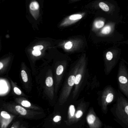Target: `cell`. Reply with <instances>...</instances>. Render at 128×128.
<instances>
[{
  "instance_id": "277c9868",
  "label": "cell",
  "mask_w": 128,
  "mask_h": 128,
  "mask_svg": "<svg viewBox=\"0 0 128 128\" xmlns=\"http://www.w3.org/2000/svg\"><path fill=\"white\" fill-rule=\"evenodd\" d=\"M27 13L35 21L42 16V8L39 0H26Z\"/></svg>"
},
{
  "instance_id": "4316f807",
  "label": "cell",
  "mask_w": 128,
  "mask_h": 128,
  "mask_svg": "<svg viewBox=\"0 0 128 128\" xmlns=\"http://www.w3.org/2000/svg\"><path fill=\"white\" fill-rule=\"evenodd\" d=\"M4 64L2 63V62H0V70H2V68H4Z\"/></svg>"
},
{
  "instance_id": "7a4b0ae2",
  "label": "cell",
  "mask_w": 128,
  "mask_h": 128,
  "mask_svg": "<svg viewBox=\"0 0 128 128\" xmlns=\"http://www.w3.org/2000/svg\"><path fill=\"white\" fill-rule=\"evenodd\" d=\"M115 92L111 86H107L102 92L99 101V104L102 112L106 114L108 112V106L115 98Z\"/></svg>"
},
{
  "instance_id": "d6986e66",
  "label": "cell",
  "mask_w": 128,
  "mask_h": 128,
  "mask_svg": "<svg viewBox=\"0 0 128 128\" xmlns=\"http://www.w3.org/2000/svg\"><path fill=\"white\" fill-rule=\"evenodd\" d=\"M64 70V67L62 65L59 66L56 69V74L58 76H60L63 73Z\"/></svg>"
},
{
  "instance_id": "8992f818",
  "label": "cell",
  "mask_w": 128,
  "mask_h": 128,
  "mask_svg": "<svg viewBox=\"0 0 128 128\" xmlns=\"http://www.w3.org/2000/svg\"><path fill=\"white\" fill-rule=\"evenodd\" d=\"M86 60L85 55H84L80 58V63L78 68V70L76 75L75 82V89H74V95L76 96L78 92L79 87L80 84L82 81L85 72L86 68Z\"/></svg>"
},
{
  "instance_id": "8fae6325",
  "label": "cell",
  "mask_w": 128,
  "mask_h": 128,
  "mask_svg": "<svg viewBox=\"0 0 128 128\" xmlns=\"http://www.w3.org/2000/svg\"><path fill=\"white\" fill-rule=\"evenodd\" d=\"M115 24L109 22L104 26L99 32L97 33V36L100 37L106 36L111 34L115 29Z\"/></svg>"
},
{
  "instance_id": "ac0fdd59",
  "label": "cell",
  "mask_w": 128,
  "mask_h": 128,
  "mask_svg": "<svg viewBox=\"0 0 128 128\" xmlns=\"http://www.w3.org/2000/svg\"><path fill=\"white\" fill-rule=\"evenodd\" d=\"M1 116L3 118L7 120H10L11 118L10 115L8 113L4 111H2L1 112Z\"/></svg>"
},
{
  "instance_id": "5b68a950",
  "label": "cell",
  "mask_w": 128,
  "mask_h": 128,
  "mask_svg": "<svg viewBox=\"0 0 128 128\" xmlns=\"http://www.w3.org/2000/svg\"><path fill=\"white\" fill-rule=\"evenodd\" d=\"M80 59L75 67L73 74L70 75V76L68 78L67 81L64 87L61 96V100L62 101L67 100L68 96L70 94L72 88L73 86L75 85L76 75L78 70L79 66L80 64Z\"/></svg>"
},
{
  "instance_id": "cb8c5ba5",
  "label": "cell",
  "mask_w": 128,
  "mask_h": 128,
  "mask_svg": "<svg viewBox=\"0 0 128 128\" xmlns=\"http://www.w3.org/2000/svg\"><path fill=\"white\" fill-rule=\"evenodd\" d=\"M61 120V117L60 116H55L53 119V121L54 122H60Z\"/></svg>"
},
{
  "instance_id": "ba28073f",
  "label": "cell",
  "mask_w": 128,
  "mask_h": 128,
  "mask_svg": "<svg viewBox=\"0 0 128 128\" xmlns=\"http://www.w3.org/2000/svg\"><path fill=\"white\" fill-rule=\"evenodd\" d=\"M90 6L95 9H100L108 14H112L115 10V6L113 4L102 0H98L91 2Z\"/></svg>"
},
{
  "instance_id": "52a82bcc",
  "label": "cell",
  "mask_w": 128,
  "mask_h": 128,
  "mask_svg": "<svg viewBox=\"0 0 128 128\" xmlns=\"http://www.w3.org/2000/svg\"><path fill=\"white\" fill-rule=\"evenodd\" d=\"M86 120L89 128H101L103 125L93 107L89 109L86 116Z\"/></svg>"
},
{
  "instance_id": "30bf717a",
  "label": "cell",
  "mask_w": 128,
  "mask_h": 128,
  "mask_svg": "<svg viewBox=\"0 0 128 128\" xmlns=\"http://www.w3.org/2000/svg\"><path fill=\"white\" fill-rule=\"evenodd\" d=\"M86 14V13L85 12H80L68 16L62 21L59 26L61 28H64L75 24L81 20L85 16Z\"/></svg>"
},
{
  "instance_id": "7c38bea8",
  "label": "cell",
  "mask_w": 128,
  "mask_h": 128,
  "mask_svg": "<svg viewBox=\"0 0 128 128\" xmlns=\"http://www.w3.org/2000/svg\"><path fill=\"white\" fill-rule=\"evenodd\" d=\"M105 20L103 18H97L95 20L92 24V30L97 33L105 26Z\"/></svg>"
},
{
  "instance_id": "83f0119b",
  "label": "cell",
  "mask_w": 128,
  "mask_h": 128,
  "mask_svg": "<svg viewBox=\"0 0 128 128\" xmlns=\"http://www.w3.org/2000/svg\"><path fill=\"white\" fill-rule=\"evenodd\" d=\"M11 128H14V127H12Z\"/></svg>"
},
{
  "instance_id": "603a6c76",
  "label": "cell",
  "mask_w": 128,
  "mask_h": 128,
  "mask_svg": "<svg viewBox=\"0 0 128 128\" xmlns=\"http://www.w3.org/2000/svg\"><path fill=\"white\" fill-rule=\"evenodd\" d=\"M44 49L43 46L42 45H38L35 46L33 48V50H38V51H41Z\"/></svg>"
},
{
  "instance_id": "9c48e42d",
  "label": "cell",
  "mask_w": 128,
  "mask_h": 128,
  "mask_svg": "<svg viewBox=\"0 0 128 128\" xmlns=\"http://www.w3.org/2000/svg\"><path fill=\"white\" fill-rule=\"evenodd\" d=\"M118 52L116 50H110L107 51L105 54L104 62L106 67V73L107 74L110 72L116 61Z\"/></svg>"
},
{
  "instance_id": "d4e9b609",
  "label": "cell",
  "mask_w": 128,
  "mask_h": 128,
  "mask_svg": "<svg viewBox=\"0 0 128 128\" xmlns=\"http://www.w3.org/2000/svg\"><path fill=\"white\" fill-rule=\"evenodd\" d=\"M81 0H69L68 3L69 4H72V3H75Z\"/></svg>"
},
{
  "instance_id": "e0dca14e",
  "label": "cell",
  "mask_w": 128,
  "mask_h": 128,
  "mask_svg": "<svg viewBox=\"0 0 128 128\" xmlns=\"http://www.w3.org/2000/svg\"><path fill=\"white\" fill-rule=\"evenodd\" d=\"M20 104L22 106L24 107L30 108L31 106V104L27 100H22L20 102Z\"/></svg>"
},
{
  "instance_id": "2e32d148",
  "label": "cell",
  "mask_w": 128,
  "mask_h": 128,
  "mask_svg": "<svg viewBox=\"0 0 128 128\" xmlns=\"http://www.w3.org/2000/svg\"><path fill=\"white\" fill-rule=\"evenodd\" d=\"M21 74L23 82H27L28 80V74L26 72L25 70H22L21 72Z\"/></svg>"
},
{
  "instance_id": "5bb4252c",
  "label": "cell",
  "mask_w": 128,
  "mask_h": 128,
  "mask_svg": "<svg viewBox=\"0 0 128 128\" xmlns=\"http://www.w3.org/2000/svg\"><path fill=\"white\" fill-rule=\"evenodd\" d=\"M15 109L18 113L21 116H25L28 114L27 110L25 108L19 105L15 106Z\"/></svg>"
},
{
  "instance_id": "3957f363",
  "label": "cell",
  "mask_w": 128,
  "mask_h": 128,
  "mask_svg": "<svg viewBox=\"0 0 128 128\" xmlns=\"http://www.w3.org/2000/svg\"><path fill=\"white\" fill-rule=\"evenodd\" d=\"M119 87L128 99V72L125 65L121 62L118 74Z\"/></svg>"
},
{
  "instance_id": "7402d4cb",
  "label": "cell",
  "mask_w": 128,
  "mask_h": 128,
  "mask_svg": "<svg viewBox=\"0 0 128 128\" xmlns=\"http://www.w3.org/2000/svg\"><path fill=\"white\" fill-rule=\"evenodd\" d=\"M41 51H38V50H33L32 52V54L34 56L38 57L40 56L41 54Z\"/></svg>"
},
{
  "instance_id": "484cf974",
  "label": "cell",
  "mask_w": 128,
  "mask_h": 128,
  "mask_svg": "<svg viewBox=\"0 0 128 128\" xmlns=\"http://www.w3.org/2000/svg\"><path fill=\"white\" fill-rule=\"evenodd\" d=\"M104 128H115L114 127H112L110 126L104 124Z\"/></svg>"
},
{
  "instance_id": "6da1fadb",
  "label": "cell",
  "mask_w": 128,
  "mask_h": 128,
  "mask_svg": "<svg viewBox=\"0 0 128 128\" xmlns=\"http://www.w3.org/2000/svg\"><path fill=\"white\" fill-rule=\"evenodd\" d=\"M114 119L123 128H128V100L121 94L110 109Z\"/></svg>"
},
{
  "instance_id": "44dd1931",
  "label": "cell",
  "mask_w": 128,
  "mask_h": 128,
  "mask_svg": "<svg viewBox=\"0 0 128 128\" xmlns=\"http://www.w3.org/2000/svg\"><path fill=\"white\" fill-rule=\"evenodd\" d=\"M14 91L15 94L18 95H21L22 94V92L20 89L18 87H17L16 86H14L13 87Z\"/></svg>"
},
{
  "instance_id": "9a60e30c",
  "label": "cell",
  "mask_w": 128,
  "mask_h": 128,
  "mask_svg": "<svg viewBox=\"0 0 128 128\" xmlns=\"http://www.w3.org/2000/svg\"><path fill=\"white\" fill-rule=\"evenodd\" d=\"M46 84L47 88L51 89L52 88L53 84V80L52 76H48L46 80Z\"/></svg>"
},
{
  "instance_id": "4fadbf2b",
  "label": "cell",
  "mask_w": 128,
  "mask_h": 128,
  "mask_svg": "<svg viewBox=\"0 0 128 128\" xmlns=\"http://www.w3.org/2000/svg\"><path fill=\"white\" fill-rule=\"evenodd\" d=\"M82 43V42L80 40L74 41H68L64 44V48L66 50H69L72 49L73 48H77L80 46Z\"/></svg>"
},
{
  "instance_id": "ffe728a7",
  "label": "cell",
  "mask_w": 128,
  "mask_h": 128,
  "mask_svg": "<svg viewBox=\"0 0 128 128\" xmlns=\"http://www.w3.org/2000/svg\"><path fill=\"white\" fill-rule=\"evenodd\" d=\"M69 111L71 117H73L75 115L76 109L74 105H71L69 107Z\"/></svg>"
}]
</instances>
